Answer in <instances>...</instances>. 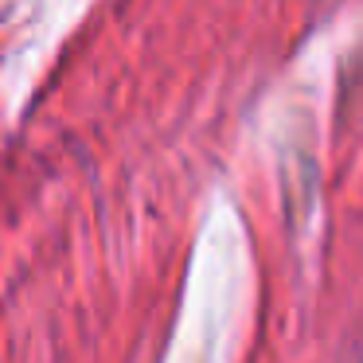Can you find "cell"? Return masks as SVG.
<instances>
[]
</instances>
